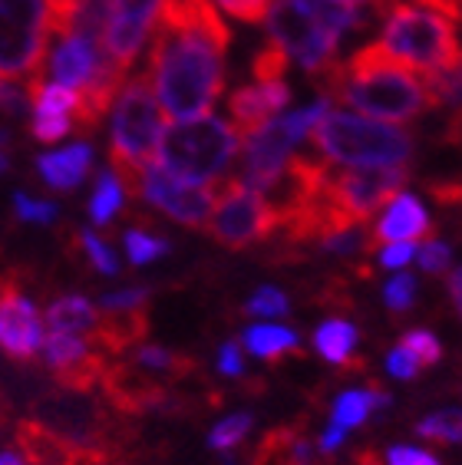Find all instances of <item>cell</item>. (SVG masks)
<instances>
[{
  "instance_id": "cell-24",
  "label": "cell",
  "mask_w": 462,
  "mask_h": 465,
  "mask_svg": "<svg viewBox=\"0 0 462 465\" xmlns=\"http://www.w3.org/2000/svg\"><path fill=\"white\" fill-rule=\"evenodd\" d=\"M459 410H443L436 416H427V420L417 426L419 439H429V442H443V446H456L459 442Z\"/></svg>"
},
{
  "instance_id": "cell-38",
  "label": "cell",
  "mask_w": 462,
  "mask_h": 465,
  "mask_svg": "<svg viewBox=\"0 0 462 465\" xmlns=\"http://www.w3.org/2000/svg\"><path fill=\"white\" fill-rule=\"evenodd\" d=\"M387 465H443L436 456L423 452V449H413V446H393L387 456H383Z\"/></svg>"
},
{
  "instance_id": "cell-5",
  "label": "cell",
  "mask_w": 462,
  "mask_h": 465,
  "mask_svg": "<svg viewBox=\"0 0 462 465\" xmlns=\"http://www.w3.org/2000/svg\"><path fill=\"white\" fill-rule=\"evenodd\" d=\"M162 109L149 86V76H133L119 86L113 99V143H109V169L123 192L139 198V172L149 165L162 139Z\"/></svg>"
},
{
  "instance_id": "cell-18",
  "label": "cell",
  "mask_w": 462,
  "mask_h": 465,
  "mask_svg": "<svg viewBox=\"0 0 462 465\" xmlns=\"http://www.w3.org/2000/svg\"><path fill=\"white\" fill-rule=\"evenodd\" d=\"M314 347H317L320 357L330 360L334 367L364 373L367 360L364 357H350V353H354V347H357V327H354V323L340 321V317H334V321H327V323H320L317 333H314Z\"/></svg>"
},
{
  "instance_id": "cell-44",
  "label": "cell",
  "mask_w": 462,
  "mask_h": 465,
  "mask_svg": "<svg viewBox=\"0 0 462 465\" xmlns=\"http://www.w3.org/2000/svg\"><path fill=\"white\" fill-rule=\"evenodd\" d=\"M346 4H354V7H374L377 14H383V10L390 7V0H346Z\"/></svg>"
},
{
  "instance_id": "cell-11",
  "label": "cell",
  "mask_w": 462,
  "mask_h": 465,
  "mask_svg": "<svg viewBox=\"0 0 462 465\" xmlns=\"http://www.w3.org/2000/svg\"><path fill=\"white\" fill-rule=\"evenodd\" d=\"M139 198L162 208L172 222L186 224V228H205L215 208V195L205 185L176 179V175H169V172L152 165V162L139 172Z\"/></svg>"
},
{
  "instance_id": "cell-37",
  "label": "cell",
  "mask_w": 462,
  "mask_h": 465,
  "mask_svg": "<svg viewBox=\"0 0 462 465\" xmlns=\"http://www.w3.org/2000/svg\"><path fill=\"white\" fill-rule=\"evenodd\" d=\"M417 258V242H397V244H380V268H390V271H400L407 268L409 261Z\"/></svg>"
},
{
  "instance_id": "cell-3",
  "label": "cell",
  "mask_w": 462,
  "mask_h": 465,
  "mask_svg": "<svg viewBox=\"0 0 462 465\" xmlns=\"http://www.w3.org/2000/svg\"><path fill=\"white\" fill-rule=\"evenodd\" d=\"M324 162L330 165H360V169H397L413 159V133L400 125L364 119L357 113L327 109L307 135Z\"/></svg>"
},
{
  "instance_id": "cell-23",
  "label": "cell",
  "mask_w": 462,
  "mask_h": 465,
  "mask_svg": "<svg viewBox=\"0 0 462 465\" xmlns=\"http://www.w3.org/2000/svg\"><path fill=\"white\" fill-rule=\"evenodd\" d=\"M70 242H73V251H76L80 258H86L93 271H99V274H109V278H116V274H119L116 251L109 248L103 238H96V234H89V232H76Z\"/></svg>"
},
{
  "instance_id": "cell-19",
  "label": "cell",
  "mask_w": 462,
  "mask_h": 465,
  "mask_svg": "<svg viewBox=\"0 0 462 465\" xmlns=\"http://www.w3.org/2000/svg\"><path fill=\"white\" fill-rule=\"evenodd\" d=\"M245 347L255 353V357H261L265 363H271V367H277V363H285V360L304 357L301 350V337L294 331H287V327H275V323H265V327H248L245 331Z\"/></svg>"
},
{
  "instance_id": "cell-12",
  "label": "cell",
  "mask_w": 462,
  "mask_h": 465,
  "mask_svg": "<svg viewBox=\"0 0 462 465\" xmlns=\"http://www.w3.org/2000/svg\"><path fill=\"white\" fill-rule=\"evenodd\" d=\"M0 343L14 363H30L44 343L36 307L24 294L20 274H14V271L0 278Z\"/></svg>"
},
{
  "instance_id": "cell-46",
  "label": "cell",
  "mask_w": 462,
  "mask_h": 465,
  "mask_svg": "<svg viewBox=\"0 0 462 465\" xmlns=\"http://www.w3.org/2000/svg\"><path fill=\"white\" fill-rule=\"evenodd\" d=\"M0 172H7V139L0 133Z\"/></svg>"
},
{
  "instance_id": "cell-7",
  "label": "cell",
  "mask_w": 462,
  "mask_h": 465,
  "mask_svg": "<svg viewBox=\"0 0 462 465\" xmlns=\"http://www.w3.org/2000/svg\"><path fill=\"white\" fill-rule=\"evenodd\" d=\"M265 27L271 44L287 60L301 63L314 80L337 63L340 36L324 27L311 10L304 7V0H271L265 14Z\"/></svg>"
},
{
  "instance_id": "cell-35",
  "label": "cell",
  "mask_w": 462,
  "mask_h": 465,
  "mask_svg": "<svg viewBox=\"0 0 462 465\" xmlns=\"http://www.w3.org/2000/svg\"><path fill=\"white\" fill-rule=\"evenodd\" d=\"M149 304V287H126V291H116V294L103 297V311H139V307Z\"/></svg>"
},
{
  "instance_id": "cell-45",
  "label": "cell",
  "mask_w": 462,
  "mask_h": 465,
  "mask_svg": "<svg viewBox=\"0 0 462 465\" xmlns=\"http://www.w3.org/2000/svg\"><path fill=\"white\" fill-rule=\"evenodd\" d=\"M0 465H27V459L20 456L17 449H7V452H0Z\"/></svg>"
},
{
  "instance_id": "cell-25",
  "label": "cell",
  "mask_w": 462,
  "mask_h": 465,
  "mask_svg": "<svg viewBox=\"0 0 462 465\" xmlns=\"http://www.w3.org/2000/svg\"><path fill=\"white\" fill-rule=\"evenodd\" d=\"M126 254H129V261H133L136 268H139V264H152L156 258L169 254V242L133 228V232H126Z\"/></svg>"
},
{
  "instance_id": "cell-26",
  "label": "cell",
  "mask_w": 462,
  "mask_h": 465,
  "mask_svg": "<svg viewBox=\"0 0 462 465\" xmlns=\"http://www.w3.org/2000/svg\"><path fill=\"white\" fill-rule=\"evenodd\" d=\"M245 313H248V317H287V313H291V301H287V294L277 291V287H258V291L248 297Z\"/></svg>"
},
{
  "instance_id": "cell-43",
  "label": "cell",
  "mask_w": 462,
  "mask_h": 465,
  "mask_svg": "<svg viewBox=\"0 0 462 465\" xmlns=\"http://www.w3.org/2000/svg\"><path fill=\"white\" fill-rule=\"evenodd\" d=\"M459 268H456V271H449V284H446V287H449V301H453V307H456V311H459V294H462V287H459Z\"/></svg>"
},
{
  "instance_id": "cell-28",
  "label": "cell",
  "mask_w": 462,
  "mask_h": 465,
  "mask_svg": "<svg viewBox=\"0 0 462 465\" xmlns=\"http://www.w3.org/2000/svg\"><path fill=\"white\" fill-rule=\"evenodd\" d=\"M248 430H251V416H245V412H238V416H228V420L218 422V426L212 430V436H208V446L218 449V452H231L235 446H241V442H245Z\"/></svg>"
},
{
  "instance_id": "cell-20",
  "label": "cell",
  "mask_w": 462,
  "mask_h": 465,
  "mask_svg": "<svg viewBox=\"0 0 462 465\" xmlns=\"http://www.w3.org/2000/svg\"><path fill=\"white\" fill-rule=\"evenodd\" d=\"M390 406V393L380 383H374L370 390H344L334 400V422L350 430V426H364L370 420L374 410H387Z\"/></svg>"
},
{
  "instance_id": "cell-9",
  "label": "cell",
  "mask_w": 462,
  "mask_h": 465,
  "mask_svg": "<svg viewBox=\"0 0 462 465\" xmlns=\"http://www.w3.org/2000/svg\"><path fill=\"white\" fill-rule=\"evenodd\" d=\"M34 422L63 439L66 446H113V410H106V403L93 400L89 393H73V390L44 393L34 403Z\"/></svg>"
},
{
  "instance_id": "cell-41",
  "label": "cell",
  "mask_w": 462,
  "mask_h": 465,
  "mask_svg": "<svg viewBox=\"0 0 462 465\" xmlns=\"http://www.w3.org/2000/svg\"><path fill=\"white\" fill-rule=\"evenodd\" d=\"M387 370H390V376H397V380H417L423 367L409 357L407 350L397 347V350H390V357H387Z\"/></svg>"
},
{
  "instance_id": "cell-33",
  "label": "cell",
  "mask_w": 462,
  "mask_h": 465,
  "mask_svg": "<svg viewBox=\"0 0 462 465\" xmlns=\"http://www.w3.org/2000/svg\"><path fill=\"white\" fill-rule=\"evenodd\" d=\"M285 442H287V426H281V430H271L265 439H261V449L258 456H255V462L251 465H291L285 456Z\"/></svg>"
},
{
  "instance_id": "cell-13",
  "label": "cell",
  "mask_w": 462,
  "mask_h": 465,
  "mask_svg": "<svg viewBox=\"0 0 462 465\" xmlns=\"http://www.w3.org/2000/svg\"><path fill=\"white\" fill-rule=\"evenodd\" d=\"M162 7H166V0H113L106 34H103V50L123 70H129V63L143 54L146 40L162 17Z\"/></svg>"
},
{
  "instance_id": "cell-39",
  "label": "cell",
  "mask_w": 462,
  "mask_h": 465,
  "mask_svg": "<svg viewBox=\"0 0 462 465\" xmlns=\"http://www.w3.org/2000/svg\"><path fill=\"white\" fill-rule=\"evenodd\" d=\"M27 109H30L27 93L0 80V113H4V116H10V119H17V116H24Z\"/></svg>"
},
{
  "instance_id": "cell-42",
  "label": "cell",
  "mask_w": 462,
  "mask_h": 465,
  "mask_svg": "<svg viewBox=\"0 0 462 465\" xmlns=\"http://www.w3.org/2000/svg\"><path fill=\"white\" fill-rule=\"evenodd\" d=\"M344 439H346V430L334 422V426H330V430H324V436L317 439V452H320V456H334V452L344 446Z\"/></svg>"
},
{
  "instance_id": "cell-40",
  "label": "cell",
  "mask_w": 462,
  "mask_h": 465,
  "mask_svg": "<svg viewBox=\"0 0 462 465\" xmlns=\"http://www.w3.org/2000/svg\"><path fill=\"white\" fill-rule=\"evenodd\" d=\"M218 370L231 380H238L245 373V353H241V343L238 341H225L222 350H218Z\"/></svg>"
},
{
  "instance_id": "cell-34",
  "label": "cell",
  "mask_w": 462,
  "mask_h": 465,
  "mask_svg": "<svg viewBox=\"0 0 462 465\" xmlns=\"http://www.w3.org/2000/svg\"><path fill=\"white\" fill-rule=\"evenodd\" d=\"M14 212H17L20 222H36V224H50L56 218V208L50 202H34L24 192L14 195Z\"/></svg>"
},
{
  "instance_id": "cell-47",
  "label": "cell",
  "mask_w": 462,
  "mask_h": 465,
  "mask_svg": "<svg viewBox=\"0 0 462 465\" xmlns=\"http://www.w3.org/2000/svg\"><path fill=\"white\" fill-rule=\"evenodd\" d=\"M222 465H235V459H225V462Z\"/></svg>"
},
{
  "instance_id": "cell-1",
  "label": "cell",
  "mask_w": 462,
  "mask_h": 465,
  "mask_svg": "<svg viewBox=\"0 0 462 465\" xmlns=\"http://www.w3.org/2000/svg\"><path fill=\"white\" fill-rule=\"evenodd\" d=\"M231 34L208 0H166L152 30L149 86L172 119H202L225 90Z\"/></svg>"
},
{
  "instance_id": "cell-2",
  "label": "cell",
  "mask_w": 462,
  "mask_h": 465,
  "mask_svg": "<svg viewBox=\"0 0 462 465\" xmlns=\"http://www.w3.org/2000/svg\"><path fill=\"white\" fill-rule=\"evenodd\" d=\"M317 83H324L327 96H337L377 123H413L429 109L427 80L390 60L377 44L357 50L350 60L334 63L327 73H320Z\"/></svg>"
},
{
  "instance_id": "cell-31",
  "label": "cell",
  "mask_w": 462,
  "mask_h": 465,
  "mask_svg": "<svg viewBox=\"0 0 462 465\" xmlns=\"http://www.w3.org/2000/svg\"><path fill=\"white\" fill-rule=\"evenodd\" d=\"M287 66H291V60H287L275 44H267L265 50H258V56L251 63V70H255L258 80H285Z\"/></svg>"
},
{
  "instance_id": "cell-4",
  "label": "cell",
  "mask_w": 462,
  "mask_h": 465,
  "mask_svg": "<svg viewBox=\"0 0 462 465\" xmlns=\"http://www.w3.org/2000/svg\"><path fill=\"white\" fill-rule=\"evenodd\" d=\"M377 46L409 70L439 73L459 66L456 24L417 0H390V7L383 10V36Z\"/></svg>"
},
{
  "instance_id": "cell-29",
  "label": "cell",
  "mask_w": 462,
  "mask_h": 465,
  "mask_svg": "<svg viewBox=\"0 0 462 465\" xmlns=\"http://www.w3.org/2000/svg\"><path fill=\"white\" fill-rule=\"evenodd\" d=\"M383 304L390 313H409L417 304V278L413 274H397L390 284L383 287Z\"/></svg>"
},
{
  "instance_id": "cell-8",
  "label": "cell",
  "mask_w": 462,
  "mask_h": 465,
  "mask_svg": "<svg viewBox=\"0 0 462 465\" xmlns=\"http://www.w3.org/2000/svg\"><path fill=\"white\" fill-rule=\"evenodd\" d=\"M46 46V0H0V80H36Z\"/></svg>"
},
{
  "instance_id": "cell-6",
  "label": "cell",
  "mask_w": 462,
  "mask_h": 465,
  "mask_svg": "<svg viewBox=\"0 0 462 465\" xmlns=\"http://www.w3.org/2000/svg\"><path fill=\"white\" fill-rule=\"evenodd\" d=\"M241 135L225 119H192L172 125L159 139L162 169L192 185H208L228 175L231 162L238 155Z\"/></svg>"
},
{
  "instance_id": "cell-36",
  "label": "cell",
  "mask_w": 462,
  "mask_h": 465,
  "mask_svg": "<svg viewBox=\"0 0 462 465\" xmlns=\"http://www.w3.org/2000/svg\"><path fill=\"white\" fill-rule=\"evenodd\" d=\"M419 264L427 274H446L453 268V248L446 242H429L427 248L419 251Z\"/></svg>"
},
{
  "instance_id": "cell-22",
  "label": "cell",
  "mask_w": 462,
  "mask_h": 465,
  "mask_svg": "<svg viewBox=\"0 0 462 465\" xmlns=\"http://www.w3.org/2000/svg\"><path fill=\"white\" fill-rule=\"evenodd\" d=\"M123 208V185L113 172H99L96 185H93V195H89V218L93 224H109Z\"/></svg>"
},
{
  "instance_id": "cell-27",
  "label": "cell",
  "mask_w": 462,
  "mask_h": 465,
  "mask_svg": "<svg viewBox=\"0 0 462 465\" xmlns=\"http://www.w3.org/2000/svg\"><path fill=\"white\" fill-rule=\"evenodd\" d=\"M403 350H407L409 357L417 360L419 367H436L439 360H443V343L436 341L429 331H409L403 333Z\"/></svg>"
},
{
  "instance_id": "cell-16",
  "label": "cell",
  "mask_w": 462,
  "mask_h": 465,
  "mask_svg": "<svg viewBox=\"0 0 462 465\" xmlns=\"http://www.w3.org/2000/svg\"><path fill=\"white\" fill-rule=\"evenodd\" d=\"M393 205L387 208V215L377 222V228L370 232V242L377 244H397V242H419L423 234L433 232V224H429V215L423 202L417 195H397L390 198Z\"/></svg>"
},
{
  "instance_id": "cell-15",
  "label": "cell",
  "mask_w": 462,
  "mask_h": 465,
  "mask_svg": "<svg viewBox=\"0 0 462 465\" xmlns=\"http://www.w3.org/2000/svg\"><path fill=\"white\" fill-rule=\"evenodd\" d=\"M109 60V54L103 46H93L80 36H60L50 56V76L54 83L66 86V90H86L89 80L99 73V66Z\"/></svg>"
},
{
  "instance_id": "cell-14",
  "label": "cell",
  "mask_w": 462,
  "mask_h": 465,
  "mask_svg": "<svg viewBox=\"0 0 462 465\" xmlns=\"http://www.w3.org/2000/svg\"><path fill=\"white\" fill-rule=\"evenodd\" d=\"M291 103V86L285 80H258L251 86H241L228 96V113L235 123V133L251 135L261 125L277 119Z\"/></svg>"
},
{
  "instance_id": "cell-21",
  "label": "cell",
  "mask_w": 462,
  "mask_h": 465,
  "mask_svg": "<svg viewBox=\"0 0 462 465\" xmlns=\"http://www.w3.org/2000/svg\"><path fill=\"white\" fill-rule=\"evenodd\" d=\"M46 323H50V331L54 333H93L99 323V311L89 304L86 297L80 294H66L60 301L50 304L46 311Z\"/></svg>"
},
{
  "instance_id": "cell-10",
  "label": "cell",
  "mask_w": 462,
  "mask_h": 465,
  "mask_svg": "<svg viewBox=\"0 0 462 465\" xmlns=\"http://www.w3.org/2000/svg\"><path fill=\"white\" fill-rule=\"evenodd\" d=\"M208 232L222 248L245 251L251 244L275 238L277 215L258 192L245 188L238 179H228L218 188L212 218H208Z\"/></svg>"
},
{
  "instance_id": "cell-17",
  "label": "cell",
  "mask_w": 462,
  "mask_h": 465,
  "mask_svg": "<svg viewBox=\"0 0 462 465\" xmlns=\"http://www.w3.org/2000/svg\"><path fill=\"white\" fill-rule=\"evenodd\" d=\"M89 165H93V149L86 143H76L60 153H46L36 159V175L44 179L54 192H70L86 179Z\"/></svg>"
},
{
  "instance_id": "cell-30",
  "label": "cell",
  "mask_w": 462,
  "mask_h": 465,
  "mask_svg": "<svg viewBox=\"0 0 462 465\" xmlns=\"http://www.w3.org/2000/svg\"><path fill=\"white\" fill-rule=\"evenodd\" d=\"M30 133L36 143H60L63 135L76 133V123L70 116H54V113H34L30 119Z\"/></svg>"
},
{
  "instance_id": "cell-32",
  "label": "cell",
  "mask_w": 462,
  "mask_h": 465,
  "mask_svg": "<svg viewBox=\"0 0 462 465\" xmlns=\"http://www.w3.org/2000/svg\"><path fill=\"white\" fill-rule=\"evenodd\" d=\"M208 4H212V7H222L225 14H231L235 20H245V24H261L271 0H208Z\"/></svg>"
}]
</instances>
